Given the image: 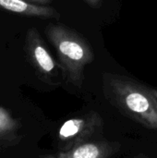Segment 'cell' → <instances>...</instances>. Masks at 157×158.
Listing matches in <instances>:
<instances>
[{
	"instance_id": "obj_1",
	"label": "cell",
	"mask_w": 157,
	"mask_h": 158,
	"mask_svg": "<svg viewBox=\"0 0 157 158\" xmlns=\"http://www.w3.org/2000/svg\"><path fill=\"white\" fill-rule=\"evenodd\" d=\"M102 88L106 100L120 113L157 131V107L145 85L123 75L105 72L102 76Z\"/></svg>"
},
{
	"instance_id": "obj_2",
	"label": "cell",
	"mask_w": 157,
	"mask_h": 158,
	"mask_svg": "<svg viewBox=\"0 0 157 158\" xmlns=\"http://www.w3.org/2000/svg\"><path fill=\"white\" fill-rule=\"evenodd\" d=\"M44 31L56 49L63 79L81 89L84 69L94 58L91 44L76 31L62 24H49Z\"/></svg>"
},
{
	"instance_id": "obj_3",
	"label": "cell",
	"mask_w": 157,
	"mask_h": 158,
	"mask_svg": "<svg viewBox=\"0 0 157 158\" xmlns=\"http://www.w3.org/2000/svg\"><path fill=\"white\" fill-rule=\"evenodd\" d=\"M104 119L99 113L91 111L67 119L57 132L58 146L61 152L79 145L99 140L104 131Z\"/></svg>"
},
{
	"instance_id": "obj_4",
	"label": "cell",
	"mask_w": 157,
	"mask_h": 158,
	"mask_svg": "<svg viewBox=\"0 0 157 158\" xmlns=\"http://www.w3.org/2000/svg\"><path fill=\"white\" fill-rule=\"evenodd\" d=\"M25 51L29 61L40 76L49 84H58V63L47 49L39 31L35 28L28 30L25 38Z\"/></svg>"
},
{
	"instance_id": "obj_5",
	"label": "cell",
	"mask_w": 157,
	"mask_h": 158,
	"mask_svg": "<svg viewBox=\"0 0 157 158\" xmlns=\"http://www.w3.org/2000/svg\"><path fill=\"white\" fill-rule=\"evenodd\" d=\"M121 147L118 142L96 140L66 152H60L57 158H110L116 155Z\"/></svg>"
},
{
	"instance_id": "obj_6",
	"label": "cell",
	"mask_w": 157,
	"mask_h": 158,
	"mask_svg": "<svg viewBox=\"0 0 157 158\" xmlns=\"http://www.w3.org/2000/svg\"><path fill=\"white\" fill-rule=\"evenodd\" d=\"M0 8L25 17L55 19H60V13L54 7L31 4L23 0H0Z\"/></svg>"
},
{
	"instance_id": "obj_7",
	"label": "cell",
	"mask_w": 157,
	"mask_h": 158,
	"mask_svg": "<svg viewBox=\"0 0 157 158\" xmlns=\"http://www.w3.org/2000/svg\"><path fill=\"white\" fill-rule=\"evenodd\" d=\"M18 127V122L11 117L9 112L0 106V137L11 134Z\"/></svg>"
},
{
	"instance_id": "obj_8",
	"label": "cell",
	"mask_w": 157,
	"mask_h": 158,
	"mask_svg": "<svg viewBox=\"0 0 157 158\" xmlns=\"http://www.w3.org/2000/svg\"><path fill=\"white\" fill-rule=\"evenodd\" d=\"M146 90H147V92H148L149 95L151 96V98H152L153 102L155 103V105L156 106V107H157V89L146 86Z\"/></svg>"
},
{
	"instance_id": "obj_9",
	"label": "cell",
	"mask_w": 157,
	"mask_h": 158,
	"mask_svg": "<svg viewBox=\"0 0 157 158\" xmlns=\"http://www.w3.org/2000/svg\"><path fill=\"white\" fill-rule=\"evenodd\" d=\"M84 1L89 6H91L92 7H94V8L99 7L103 4V2H104V0H84Z\"/></svg>"
},
{
	"instance_id": "obj_10",
	"label": "cell",
	"mask_w": 157,
	"mask_h": 158,
	"mask_svg": "<svg viewBox=\"0 0 157 158\" xmlns=\"http://www.w3.org/2000/svg\"><path fill=\"white\" fill-rule=\"evenodd\" d=\"M25 2L31 3V4H36V5H45L51 3L53 0H23Z\"/></svg>"
},
{
	"instance_id": "obj_11",
	"label": "cell",
	"mask_w": 157,
	"mask_h": 158,
	"mask_svg": "<svg viewBox=\"0 0 157 158\" xmlns=\"http://www.w3.org/2000/svg\"><path fill=\"white\" fill-rule=\"evenodd\" d=\"M132 158H150L148 156H146V155H144V154H139V155H137V156H135L134 157Z\"/></svg>"
},
{
	"instance_id": "obj_12",
	"label": "cell",
	"mask_w": 157,
	"mask_h": 158,
	"mask_svg": "<svg viewBox=\"0 0 157 158\" xmlns=\"http://www.w3.org/2000/svg\"><path fill=\"white\" fill-rule=\"evenodd\" d=\"M42 158H57V156H52V155H49V156H43Z\"/></svg>"
}]
</instances>
